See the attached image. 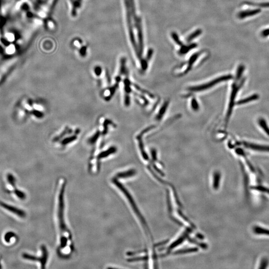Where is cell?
<instances>
[{
  "label": "cell",
  "instance_id": "cell-1",
  "mask_svg": "<svg viewBox=\"0 0 269 269\" xmlns=\"http://www.w3.org/2000/svg\"><path fill=\"white\" fill-rule=\"evenodd\" d=\"M65 179H60L58 184V203L57 216L60 231V244L58 254L62 258L70 257L73 251L71 232L66 226L65 218V192L66 187Z\"/></svg>",
  "mask_w": 269,
  "mask_h": 269
},
{
  "label": "cell",
  "instance_id": "cell-2",
  "mask_svg": "<svg viewBox=\"0 0 269 269\" xmlns=\"http://www.w3.org/2000/svg\"><path fill=\"white\" fill-rule=\"evenodd\" d=\"M233 79V76L230 74L220 76L218 77L208 81V82H204L202 84H199L196 85L192 86L187 89V91L190 94L193 93H197L205 92L213 88L219 84L223 82L229 81Z\"/></svg>",
  "mask_w": 269,
  "mask_h": 269
},
{
  "label": "cell",
  "instance_id": "cell-3",
  "mask_svg": "<svg viewBox=\"0 0 269 269\" xmlns=\"http://www.w3.org/2000/svg\"><path fill=\"white\" fill-rule=\"evenodd\" d=\"M244 82V79L238 82H237V79H236V81L232 84L230 95L229 96V103L228 104V106L227 108V111L226 113L225 118V123L226 124L228 123V121L230 119L231 116L232 115L234 106L235 103L236 98L237 97L238 93L243 84Z\"/></svg>",
  "mask_w": 269,
  "mask_h": 269
},
{
  "label": "cell",
  "instance_id": "cell-4",
  "mask_svg": "<svg viewBox=\"0 0 269 269\" xmlns=\"http://www.w3.org/2000/svg\"><path fill=\"white\" fill-rule=\"evenodd\" d=\"M41 251L42 254L40 256L37 257L34 255L24 253L22 255L23 258L24 259L29 260V261H37L40 263L41 268L44 269L45 268V266L47 264V261L49 257V253L47 250V248L44 245H43L41 247Z\"/></svg>",
  "mask_w": 269,
  "mask_h": 269
},
{
  "label": "cell",
  "instance_id": "cell-5",
  "mask_svg": "<svg viewBox=\"0 0 269 269\" xmlns=\"http://www.w3.org/2000/svg\"><path fill=\"white\" fill-rule=\"evenodd\" d=\"M0 206L2 208L5 209L10 212L16 215L21 218H24L26 216V213L23 210L16 207L15 206H12L11 205L4 202L0 200Z\"/></svg>",
  "mask_w": 269,
  "mask_h": 269
},
{
  "label": "cell",
  "instance_id": "cell-6",
  "mask_svg": "<svg viewBox=\"0 0 269 269\" xmlns=\"http://www.w3.org/2000/svg\"><path fill=\"white\" fill-rule=\"evenodd\" d=\"M18 59L13 58L6 61L0 67V82L2 80L4 76L7 73L11 68L17 62Z\"/></svg>",
  "mask_w": 269,
  "mask_h": 269
},
{
  "label": "cell",
  "instance_id": "cell-7",
  "mask_svg": "<svg viewBox=\"0 0 269 269\" xmlns=\"http://www.w3.org/2000/svg\"><path fill=\"white\" fill-rule=\"evenodd\" d=\"M243 145L246 148L256 151L269 152V146L257 144L249 142H243Z\"/></svg>",
  "mask_w": 269,
  "mask_h": 269
},
{
  "label": "cell",
  "instance_id": "cell-8",
  "mask_svg": "<svg viewBox=\"0 0 269 269\" xmlns=\"http://www.w3.org/2000/svg\"><path fill=\"white\" fill-rule=\"evenodd\" d=\"M136 27H137L138 31V38H139V47L140 50L139 52L141 55L142 56L143 50V33H142V25H141V21L140 19L137 18L135 20Z\"/></svg>",
  "mask_w": 269,
  "mask_h": 269
},
{
  "label": "cell",
  "instance_id": "cell-9",
  "mask_svg": "<svg viewBox=\"0 0 269 269\" xmlns=\"http://www.w3.org/2000/svg\"><path fill=\"white\" fill-rule=\"evenodd\" d=\"M260 11H261L260 9H256V10L241 11L239 14L238 17L240 19H244L246 17L252 16L254 15H256L258 13H259Z\"/></svg>",
  "mask_w": 269,
  "mask_h": 269
},
{
  "label": "cell",
  "instance_id": "cell-10",
  "mask_svg": "<svg viewBox=\"0 0 269 269\" xmlns=\"http://www.w3.org/2000/svg\"><path fill=\"white\" fill-rule=\"evenodd\" d=\"M136 171L134 169H130L129 171H123L120 172L116 175V177L117 179H125L128 177H131L134 176L136 174Z\"/></svg>",
  "mask_w": 269,
  "mask_h": 269
},
{
  "label": "cell",
  "instance_id": "cell-11",
  "mask_svg": "<svg viewBox=\"0 0 269 269\" xmlns=\"http://www.w3.org/2000/svg\"><path fill=\"white\" fill-rule=\"evenodd\" d=\"M258 98H259L258 95H257V94H253V95H251L249 97H246V98L243 99H241L240 101L237 102L236 103V104L238 105H243V104L249 103V102L253 101H255V100H257Z\"/></svg>",
  "mask_w": 269,
  "mask_h": 269
},
{
  "label": "cell",
  "instance_id": "cell-12",
  "mask_svg": "<svg viewBox=\"0 0 269 269\" xmlns=\"http://www.w3.org/2000/svg\"><path fill=\"white\" fill-rule=\"evenodd\" d=\"M258 124L267 135L269 136V127L264 118H260L258 120Z\"/></svg>",
  "mask_w": 269,
  "mask_h": 269
},
{
  "label": "cell",
  "instance_id": "cell-13",
  "mask_svg": "<svg viewBox=\"0 0 269 269\" xmlns=\"http://www.w3.org/2000/svg\"><path fill=\"white\" fill-rule=\"evenodd\" d=\"M168 106H169V101H166L164 104L162 105L161 109L159 112L158 114L156 116V119L158 120H161L163 118V117L166 112Z\"/></svg>",
  "mask_w": 269,
  "mask_h": 269
},
{
  "label": "cell",
  "instance_id": "cell-14",
  "mask_svg": "<svg viewBox=\"0 0 269 269\" xmlns=\"http://www.w3.org/2000/svg\"><path fill=\"white\" fill-rule=\"evenodd\" d=\"M197 47V44H192L188 46L182 45V47H181L180 50H179V53L181 55H185V53H187L190 49H194Z\"/></svg>",
  "mask_w": 269,
  "mask_h": 269
},
{
  "label": "cell",
  "instance_id": "cell-15",
  "mask_svg": "<svg viewBox=\"0 0 269 269\" xmlns=\"http://www.w3.org/2000/svg\"><path fill=\"white\" fill-rule=\"evenodd\" d=\"M199 55V53H195V54H194V55H192V57H190V59L189 60V65L187 66V68L185 70L184 73L188 72L190 70V69L192 68V65L194 63V62L196 61V60L197 59Z\"/></svg>",
  "mask_w": 269,
  "mask_h": 269
},
{
  "label": "cell",
  "instance_id": "cell-16",
  "mask_svg": "<svg viewBox=\"0 0 269 269\" xmlns=\"http://www.w3.org/2000/svg\"><path fill=\"white\" fill-rule=\"evenodd\" d=\"M202 33V31L201 29H197V31L194 32L193 33H192L190 35L187 37V42H189L193 40L194 39H195V37H197L198 36H199Z\"/></svg>",
  "mask_w": 269,
  "mask_h": 269
},
{
  "label": "cell",
  "instance_id": "cell-17",
  "mask_svg": "<svg viewBox=\"0 0 269 269\" xmlns=\"http://www.w3.org/2000/svg\"><path fill=\"white\" fill-rule=\"evenodd\" d=\"M254 231L255 233H256L257 234H263V235H269V230H266V229H264V228H262L261 227H255Z\"/></svg>",
  "mask_w": 269,
  "mask_h": 269
},
{
  "label": "cell",
  "instance_id": "cell-18",
  "mask_svg": "<svg viewBox=\"0 0 269 269\" xmlns=\"http://www.w3.org/2000/svg\"><path fill=\"white\" fill-rule=\"evenodd\" d=\"M190 106H191L192 109L194 111H197V110H198L199 109V107L198 101L195 99H192V101L190 102Z\"/></svg>",
  "mask_w": 269,
  "mask_h": 269
},
{
  "label": "cell",
  "instance_id": "cell-19",
  "mask_svg": "<svg viewBox=\"0 0 269 269\" xmlns=\"http://www.w3.org/2000/svg\"><path fill=\"white\" fill-rule=\"evenodd\" d=\"M115 151V149L114 148H110L109 150L107 151H105V152H103L100 155H99V156H98V158L99 159H102V158H104L106 156H108L109 155L111 154V153H114Z\"/></svg>",
  "mask_w": 269,
  "mask_h": 269
},
{
  "label": "cell",
  "instance_id": "cell-20",
  "mask_svg": "<svg viewBox=\"0 0 269 269\" xmlns=\"http://www.w3.org/2000/svg\"><path fill=\"white\" fill-rule=\"evenodd\" d=\"M16 236L15 233L14 232H7L5 235V240L6 242L7 243H10L11 241V239L13 238Z\"/></svg>",
  "mask_w": 269,
  "mask_h": 269
},
{
  "label": "cell",
  "instance_id": "cell-21",
  "mask_svg": "<svg viewBox=\"0 0 269 269\" xmlns=\"http://www.w3.org/2000/svg\"><path fill=\"white\" fill-rule=\"evenodd\" d=\"M171 36H172V38L174 39V42H175L178 45H179V46H181V47H182V45H184L183 43L181 42V41L179 39V37H178L177 34H176V32H172Z\"/></svg>",
  "mask_w": 269,
  "mask_h": 269
},
{
  "label": "cell",
  "instance_id": "cell-22",
  "mask_svg": "<svg viewBox=\"0 0 269 269\" xmlns=\"http://www.w3.org/2000/svg\"><path fill=\"white\" fill-rule=\"evenodd\" d=\"M214 177V187L215 189H217L218 186V183H219V179H220V174L219 172H216V173H215Z\"/></svg>",
  "mask_w": 269,
  "mask_h": 269
},
{
  "label": "cell",
  "instance_id": "cell-23",
  "mask_svg": "<svg viewBox=\"0 0 269 269\" xmlns=\"http://www.w3.org/2000/svg\"><path fill=\"white\" fill-rule=\"evenodd\" d=\"M254 189L260 191V192H266L267 194H269V189L267 188V187H261V186H258V187H254Z\"/></svg>",
  "mask_w": 269,
  "mask_h": 269
},
{
  "label": "cell",
  "instance_id": "cell-24",
  "mask_svg": "<svg viewBox=\"0 0 269 269\" xmlns=\"http://www.w3.org/2000/svg\"><path fill=\"white\" fill-rule=\"evenodd\" d=\"M153 52L154 51L153 49H149L147 55V60L148 61L151 60V57L153 55Z\"/></svg>",
  "mask_w": 269,
  "mask_h": 269
},
{
  "label": "cell",
  "instance_id": "cell-25",
  "mask_svg": "<svg viewBox=\"0 0 269 269\" xmlns=\"http://www.w3.org/2000/svg\"><path fill=\"white\" fill-rule=\"evenodd\" d=\"M95 73L97 74V75H100V73H101V68L99 67H97L95 68Z\"/></svg>",
  "mask_w": 269,
  "mask_h": 269
},
{
  "label": "cell",
  "instance_id": "cell-26",
  "mask_svg": "<svg viewBox=\"0 0 269 269\" xmlns=\"http://www.w3.org/2000/svg\"><path fill=\"white\" fill-rule=\"evenodd\" d=\"M259 6H263V7H269V3H262L259 4Z\"/></svg>",
  "mask_w": 269,
  "mask_h": 269
},
{
  "label": "cell",
  "instance_id": "cell-27",
  "mask_svg": "<svg viewBox=\"0 0 269 269\" xmlns=\"http://www.w3.org/2000/svg\"><path fill=\"white\" fill-rule=\"evenodd\" d=\"M0 268H2V266H1V258H0Z\"/></svg>",
  "mask_w": 269,
  "mask_h": 269
}]
</instances>
